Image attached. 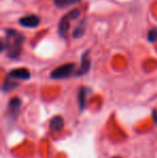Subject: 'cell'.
Wrapping results in <instances>:
<instances>
[{
	"label": "cell",
	"mask_w": 157,
	"mask_h": 158,
	"mask_svg": "<svg viewBox=\"0 0 157 158\" xmlns=\"http://www.w3.org/2000/svg\"><path fill=\"white\" fill-rule=\"evenodd\" d=\"M24 43V35L14 29L6 30V39L2 40L1 51H6L8 56L16 59L21 56L22 45Z\"/></svg>",
	"instance_id": "cell-1"
},
{
	"label": "cell",
	"mask_w": 157,
	"mask_h": 158,
	"mask_svg": "<svg viewBox=\"0 0 157 158\" xmlns=\"http://www.w3.org/2000/svg\"><path fill=\"white\" fill-rule=\"evenodd\" d=\"M80 13L81 12H80L79 9H73V10L69 11L66 15H64L58 25V31L61 37L66 38V35H67L68 30H69V27H70V22L78 19L80 16Z\"/></svg>",
	"instance_id": "cell-2"
},
{
	"label": "cell",
	"mask_w": 157,
	"mask_h": 158,
	"mask_svg": "<svg viewBox=\"0 0 157 158\" xmlns=\"http://www.w3.org/2000/svg\"><path fill=\"white\" fill-rule=\"evenodd\" d=\"M74 68H76L74 64H66L63 66H59L51 72V77L54 80H61L69 77L73 73Z\"/></svg>",
	"instance_id": "cell-3"
},
{
	"label": "cell",
	"mask_w": 157,
	"mask_h": 158,
	"mask_svg": "<svg viewBox=\"0 0 157 158\" xmlns=\"http://www.w3.org/2000/svg\"><path fill=\"white\" fill-rule=\"evenodd\" d=\"M19 25L26 28H35L40 24V19L37 15L30 14V15H25V16L21 17L19 21Z\"/></svg>",
	"instance_id": "cell-4"
},
{
	"label": "cell",
	"mask_w": 157,
	"mask_h": 158,
	"mask_svg": "<svg viewBox=\"0 0 157 158\" xmlns=\"http://www.w3.org/2000/svg\"><path fill=\"white\" fill-rule=\"evenodd\" d=\"M8 77L10 79H17V80H29L30 79V72L28 69L26 68H19L14 69V70L10 71V73L8 74Z\"/></svg>",
	"instance_id": "cell-5"
},
{
	"label": "cell",
	"mask_w": 157,
	"mask_h": 158,
	"mask_svg": "<svg viewBox=\"0 0 157 158\" xmlns=\"http://www.w3.org/2000/svg\"><path fill=\"white\" fill-rule=\"evenodd\" d=\"M88 55H89L88 51L83 54L82 59H81V66H80L79 70L76 72V75L81 77V75L86 74V73L88 72V70H89V68H90V59H89V57H88Z\"/></svg>",
	"instance_id": "cell-6"
},
{
	"label": "cell",
	"mask_w": 157,
	"mask_h": 158,
	"mask_svg": "<svg viewBox=\"0 0 157 158\" xmlns=\"http://www.w3.org/2000/svg\"><path fill=\"white\" fill-rule=\"evenodd\" d=\"M64 128V118L61 116H54L50 122V129L54 132L60 131Z\"/></svg>",
	"instance_id": "cell-7"
},
{
	"label": "cell",
	"mask_w": 157,
	"mask_h": 158,
	"mask_svg": "<svg viewBox=\"0 0 157 158\" xmlns=\"http://www.w3.org/2000/svg\"><path fill=\"white\" fill-rule=\"evenodd\" d=\"M22 106V101L19 98H13V99L10 100L9 102V109H10L11 113L14 115H16L19 111V108Z\"/></svg>",
	"instance_id": "cell-8"
},
{
	"label": "cell",
	"mask_w": 157,
	"mask_h": 158,
	"mask_svg": "<svg viewBox=\"0 0 157 158\" xmlns=\"http://www.w3.org/2000/svg\"><path fill=\"white\" fill-rule=\"evenodd\" d=\"M87 92L88 89L86 87H81L79 90V103H80V109L84 110L86 106V97H87Z\"/></svg>",
	"instance_id": "cell-9"
},
{
	"label": "cell",
	"mask_w": 157,
	"mask_h": 158,
	"mask_svg": "<svg viewBox=\"0 0 157 158\" xmlns=\"http://www.w3.org/2000/svg\"><path fill=\"white\" fill-rule=\"evenodd\" d=\"M85 23H86V21L81 22V23L78 25V27L73 30V32H72V37H73L74 39H79V38H81L82 35H84V32H85V28H86Z\"/></svg>",
	"instance_id": "cell-10"
},
{
	"label": "cell",
	"mask_w": 157,
	"mask_h": 158,
	"mask_svg": "<svg viewBox=\"0 0 157 158\" xmlns=\"http://www.w3.org/2000/svg\"><path fill=\"white\" fill-rule=\"evenodd\" d=\"M17 86H19V84L13 82L10 77H6V81H4L3 86H2V90H3V92H9V90L14 89V88L17 87Z\"/></svg>",
	"instance_id": "cell-11"
},
{
	"label": "cell",
	"mask_w": 157,
	"mask_h": 158,
	"mask_svg": "<svg viewBox=\"0 0 157 158\" xmlns=\"http://www.w3.org/2000/svg\"><path fill=\"white\" fill-rule=\"evenodd\" d=\"M80 1H81V0H54L55 4H56L58 8H64V6L79 3Z\"/></svg>",
	"instance_id": "cell-12"
},
{
	"label": "cell",
	"mask_w": 157,
	"mask_h": 158,
	"mask_svg": "<svg viewBox=\"0 0 157 158\" xmlns=\"http://www.w3.org/2000/svg\"><path fill=\"white\" fill-rule=\"evenodd\" d=\"M147 40L152 43L157 41V27H153L152 29H150L149 33H147Z\"/></svg>",
	"instance_id": "cell-13"
},
{
	"label": "cell",
	"mask_w": 157,
	"mask_h": 158,
	"mask_svg": "<svg viewBox=\"0 0 157 158\" xmlns=\"http://www.w3.org/2000/svg\"><path fill=\"white\" fill-rule=\"evenodd\" d=\"M153 118H154V122H155V124L157 125V110H155L153 112Z\"/></svg>",
	"instance_id": "cell-14"
},
{
	"label": "cell",
	"mask_w": 157,
	"mask_h": 158,
	"mask_svg": "<svg viewBox=\"0 0 157 158\" xmlns=\"http://www.w3.org/2000/svg\"><path fill=\"white\" fill-rule=\"evenodd\" d=\"M113 158H121V157H113Z\"/></svg>",
	"instance_id": "cell-15"
}]
</instances>
